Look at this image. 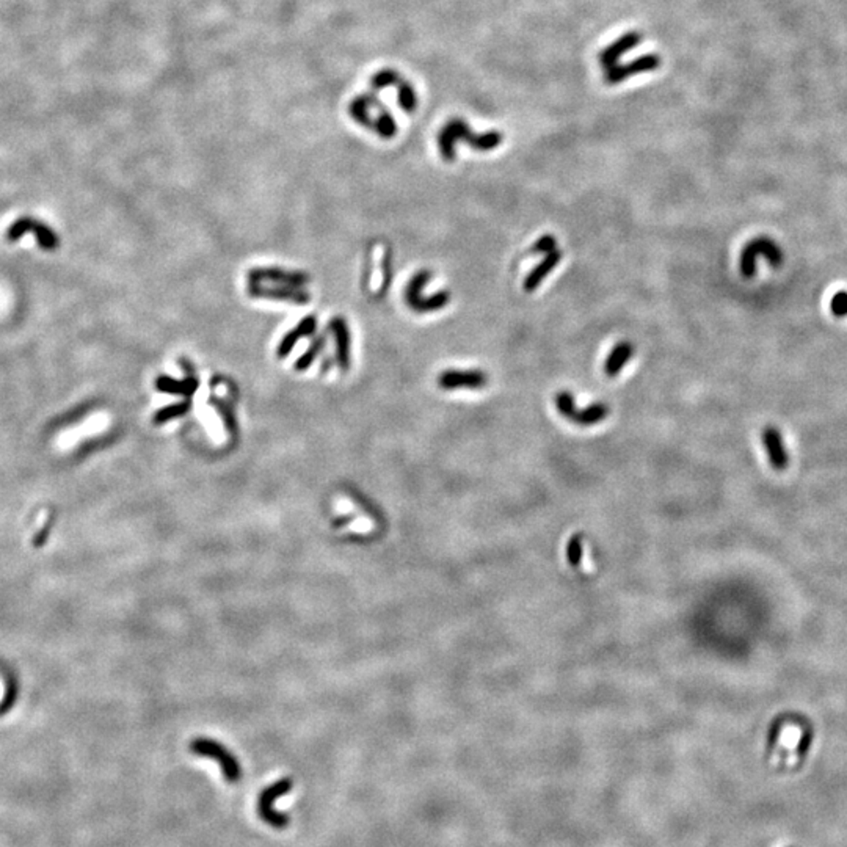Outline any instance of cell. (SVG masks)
Masks as SVG:
<instances>
[{
  "label": "cell",
  "instance_id": "obj_10",
  "mask_svg": "<svg viewBox=\"0 0 847 847\" xmlns=\"http://www.w3.org/2000/svg\"><path fill=\"white\" fill-rule=\"evenodd\" d=\"M436 383L439 388L444 391H453L460 388L480 389L488 383V375H486L483 371L479 369H449L439 373Z\"/></svg>",
  "mask_w": 847,
  "mask_h": 847
},
{
  "label": "cell",
  "instance_id": "obj_20",
  "mask_svg": "<svg viewBox=\"0 0 847 847\" xmlns=\"http://www.w3.org/2000/svg\"><path fill=\"white\" fill-rule=\"evenodd\" d=\"M190 408H192L190 397H187L185 400H182V402H179V404L165 406V408L159 410L154 415V424L160 425V424L173 421V419H176V418H182L184 415H187V411H190Z\"/></svg>",
  "mask_w": 847,
  "mask_h": 847
},
{
  "label": "cell",
  "instance_id": "obj_5",
  "mask_svg": "<svg viewBox=\"0 0 847 847\" xmlns=\"http://www.w3.org/2000/svg\"><path fill=\"white\" fill-rule=\"evenodd\" d=\"M190 749L195 755L215 759L228 782L236 783L239 782L240 777H242V771H240L237 759L232 756L223 745L212 741V739H195V741L192 742Z\"/></svg>",
  "mask_w": 847,
  "mask_h": 847
},
{
  "label": "cell",
  "instance_id": "obj_23",
  "mask_svg": "<svg viewBox=\"0 0 847 847\" xmlns=\"http://www.w3.org/2000/svg\"><path fill=\"white\" fill-rule=\"evenodd\" d=\"M830 311L835 317L847 316V292L839 291L830 300Z\"/></svg>",
  "mask_w": 847,
  "mask_h": 847
},
{
  "label": "cell",
  "instance_id": "obj_21",
  "mask_svg": "<svg viewBox=\"0 0 847 847\" xmlns=\"http://www.w3.org/2000/svg\"><path fill=\"white\" fill-rule=\"evenodd\" d=\"M373 129L375 132H378V135H382L383 138H391L396 135L397 128H396V121L392 119V116L389 113H380V116L377 118V121L373 123Z\"/></svg>",
  "mask_w": 847,
  "mask_h": 847
},
{
  "label": "cell",
  "instance_id": "obj_7",
  "mask_svg": "<svg viewBox=\"0 0 847 847\" xmlns=\"http://www.w3.org/2000/svg\"><path fill=\"white\" fill-rule=\"evenodd\" d=\"M659 66H661V57H659L658 53H646V55L637 57L634 60H631V62H628V63L615 65L613 68L606 71L604 84L606 85H618L637 74L656 71Z\"/></svg>",
  "mask_w": 847,
  "mask_h": 847
},
{
  "label": "cell",
  "instance_id": "obj_14",
  "mask_svg": "<svg viewBox=\"0 0 847 847\" xmlns=\"http://www.w3.org/2000/svg\"><path fill=\"white\" fill-rule=\"evenodd\" d=\"M30 231L35 232L36 240H38V244L41 245V248H44V250L57 248V245H58L57 236L53 234L49 228H46L43 223L33 222V220H30V218L19 220V222L13 225L8 231V239L18 240L22 234H25V232H30Z\"/></svg>",
  "mask_w": 847,
  "mask_h": 847
},
{
  "label": "cell",
  "instance_id": "obj_8",
  "mask_svg": "<svg viewBox=\"0 0 847 847\" xmlns=\"http://www.w3.org/2000/svg\"><path fill=\"white\" fill-rule=\"evenodd\" d=\"M248 283H273L291 288H303L311 281L308 273L284 270L279 267H256L248 272Z\"/></svg>",
  "mask_w": 847,
  "mask_h": 847
},
{
  "label": "cell",
  "instance_id": "obj_25",
  "mask_svg": "<svg viewBox=\"0 0 847 847\" xmlns=\"http://www.w3.org/2000/svg\"><path fill=\"white\" fill-rule=\"evenodd\" d=\"M211 404L213 406H215L220 415H222V418L225 419L226 427H228L229 430L234 429V427H236V419H234V416H232V411L228 408V406H226L225 404H222V400H218V399H211Z\"/></svg>",
  "mask_w": 847,
  "mask_h": 847
},
{
  "label": "cell",
  "instance_id": "obj_16",
  "mask_svg": "<svg viewBox=\"0 0 847 847\" xmlns=\"http://www.w3.org/2000/svg\"><path fill=\"white\" fill-rule=\"evenodd\" d=\"M560 259H562V253H560L559 248L546 253L543 261L533 267V269L528 273V276L524 278V281H523L524 292L531 293L535 289H538V286L545 281V278L556 269L557 264L560 262Z\"/></svg>",
  "mask_w": 847,
  "mask_h": 847
},
{
  "label": "cell",
  "instance_id": "obj_6",
  "mask_svg": "<svg viewBox=\"0 0 847 847\" xmlns=\"http://www.w3.org/2000/svg\"><path fill=\"white\" fill-rule=\"evenodd\" d=\"M292 785L293 783L291 778H283L269 786V788H265L261 792V796H259V816H261L267 824L276 827V829H284V827L291 822V819L289 816H286L284 813H279L273 808V803H275V800H278L279 797L288 794L292 789Z\"/></svg>",
  "mask_w": 847,
  "mask_h": 847
},
{
  "label": "cell",
  "instance_id": "obj_19",
  "mask_svg": "<svg viewBox=\"0 0 847 847\" xmlns=\"http://www.w3.org/2000/svg\"><path fill=\"white\" fill-rule=\"evenodd\" d=\"M325 345H326L325 335H320V336L312 339V342L309 344L308 349H306V352L303 353V355H300L297 358L295 364H293V368H295V371L297 372L308 371L311 368V366H312V363H314V359L320 355V352H322L325 349Z\"/></svg>",
  "mask_w": 847,
  "mask_h": 847
},
{
  "label": "cell",
  "instance_id": "obj_15",
  "mask_svg": "<svg viewBox=\"0 0 847 847\" xmlns=\"http://www.w3.org/2000/svg\"><path fill=\"white\" fill-rule=\"evenodd\" d=\"M316 330H317V317L316 316L303 317L295 325V328H292L291 331L286 333L281 341H279L278 349H276V358L284 359L286 356H289V353L293 350V347L297 345L300 339L312 336L316 333Z\"/></svg>",
  "mask_w": 847,
  "mask_h": 847
},
{
  "label": "cell",
  "instance_id": "obj_1",
  "mask_svg": "<svg viewBox=\"0 0 847 847\" xmlns=\"http://www.w3.org/2000/svg\"><path fill=\"white\" fill-rule=\"evenodd\" d=\"M502 140L504 135L501 132L490 131L474 133L469 129L468 123L460 118H453L438 132V148L444 160H453L455 159V145L458 142H466L472 149L479 152H488L496 149L502 143Z\"/></svg>",
  "mask_w": 847,
  "mask_h": 847
},
{
  "label": "cell",
  "instance_id": "obj_17",
  "mask_svg": "<svg viewBox=\"0 0 847 847\" xmlns=\"http://www.w3.org/2000/svg\"><path fill=\"white\" fill-rule=\"evenodd\" d=\"M199 386L198 378L193 375H187L184 380H175L171 377L166 375H160L156 380V388L160 392H166V394H173V396H184V397H192L195 394L196 389Z\"/></svg>",
  "mask_w": 847,
  "mask_h": 847
},
{
  "label": "cell",
  "instance_id": "obj_2",
  "mask_svg": "<svg viewBox=\"0 0 847 847\" xmlns=\"http://www.w3.org/2000/svg\"><path fill=\"white\" fill-rule=\"evenodd\" d=\"M759 256L768 259V262L773 269L782 267L785 261L782 246H780L775 240L771 239L769 236H758L752 239L749 244H745L741 251V256H739V272H741V275L745 279H752L755 276L756 261Z\"/></svg>",
  "mask_w": 847,
  "mask_h": 847
},
{
  "label": "cell",
  "instance_id": "obj_12",
  "mask_svg": "<svg viewBox=\"0 0 847 847\" xmlns=\"http://www.w3.org/2000/svg\"><path fill=\"white\" fill-rule=\"evenodd\" d=\"M761 441L768 453L769 463L775 471H785L789 465V457L786 452L782 432L777 427L768 425L761 433Z\"/></svg>",
  "mask_w": 847,
  "mask_h": 847
},
{
  "label": "cell",
  "instance_id": "obj_9",
  "mask_svg": "<svg viewBox=\"0 0 847 847\" xmlns=\"http://www.w3.org/2000/svg\"><path fill=\"white\" fill-rule=\"evenodd\" d=\"M246 292L253 298H265L293 305H308L311 300L308 292L300 288H291V286H262L261 283H250Z\"/></svg>",
  "mask_w": 847,
  "mask_h": 847
},
{
  "label": "cell",
  "instance_id": "obj_18",
  "mask_svg": "<svg viewBox=\"0 0 847 847\" xmlns=\"http://www.w3.org/2000/svg\"><path fill=\"white\" fill-rule=\"evenodd\" d=\"M634 345H632L629 341H622L618 342L613 349L611 350L608 359H606L604 363V372L608 377H617L622 369L625 368V364L629 361L634 355Z\"/></svg>",
  "mask_w": 847,
  "mask_h": 847
},
{
  "label": "cell",
  "instance_id": "obj_3",
  "mask_svg": "<svg viewBox=\"0 0 847 847\" xmlns=\"http://www.w3.org/2000/svg\"><path fill=\"white\" fill-rule=\"evenodd\" d=\"M430 278L432 272L421 270L411 276L405 288V303L408 305L410 309L418 312V314L439 311L443 309L444 306H448V303L451 302V293L448 291H439L430 297L422 295V289L425 288L427 283L430 281Z\"/></svg>",
  "mask_w": 847,
  "mask_h": 847
},
{
  "label": "cell",
  "instance_id": "obj_26",
  "mask_svg": "<svg viewBox=\"0 0 847 847\" xmlns=\"http://www.w3.org/2000/svg\"><path fill=\"white\" fill-rule=\"evenodd\" d=\"M396 80H397L396 72H392V71H382V72H378V74H375V77L372 79V85L377 86V88H383V86H386V85L394 84Z\"/></svg>",
  "mask_w": 847,
  "mask_h": 847
},
{
  "label": "cell",
  "instance_id": "obj_24",
  "mask_svg": "<svg viewBox=\"0 0 847 847\" xmlns=\"http://www.w3.org/2000/svg\"><path fill=\"white\" fill-rule=\"evenodd\" d=\"M557 248V240L554 236L546 234L543 237H540L535 244L532 245L531 253L532 255H542V253H549L552 250Z\"/></svg>",
  "mask_w": 847,
  "mask_h": 847
},
{
  "label": "cell",
  "instance_id": "obj_11",
  "mask_svg": "<svg viewBox=\"0 0 847 847\" xmlns=\"http://www.w3.org/2000/svg\"><path fill=\"white\" fill-rule=\"evenodd\" d=\"M643 41V35L639 32H628L625 33V35L620 36L617 41H613L612 44H609L608 48H604L601 52H599L598 55V62L599 66H601L603 69H611L613 66L618 65L620 58H622L625 53L631 52L634 48Z\"/></svg>",
  "mask_w": 847,
  "mask_h": 847
},
{
  "label": "cell",
  "instance_id": "obj_13",
  "mask_svg": "<svg viewBox=\"0 0 847 847\" xmlns=\"http://www.w3.org/2000/svg\"><path fill=\"white\" fill-rule=\"evenodd\" d=\"M330 331L333 335V339H335V345H336V361H338V368L347 372L350 369V330L349 325H347L345 320L342 317H335L331 319L330 322Z\"/></svg>",
  "mask_w": 847,
  "mask_h": 847
},
{
  "label": "cell",
  "instance_id": "obj_4",
  "mask_svg": "<svg viewBox=\"0 0 847 847\" xmlns=\"http://www.w3.org/2000/svg\"><path fill=\"white\" fill-rule=\"evenodd\" d=\"M556 408L565 419L576 425H595L604 421L609 415V406L603 402H595L584 410L576 408L575 397L570 391H560L556 394Z\"/></svg>",
  "mask_w": 847,
  "mask_h": 847
},
{
  "label": "cell",
  "instance_id": "obj_22",
  "mask_svg": "<svg viewBox=\"0 0 847 847\" xmlns=\"http://www.w3.org/2000/svg\"><path fill=\"white\" fill-rule=\"evenodd\" d=\"M399 104L406 112H413V110L416 109V105H418L416 93H415V90L411 88L410 84L402 82V85H400V88H399Z\"/></svg>",
  "mask_w": 847,
  "mask_h": 847
}]
</instances>
